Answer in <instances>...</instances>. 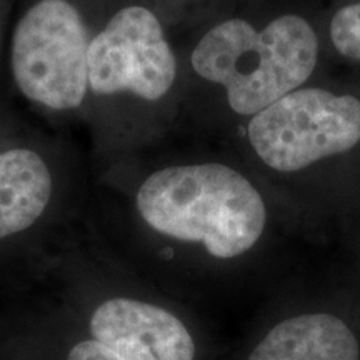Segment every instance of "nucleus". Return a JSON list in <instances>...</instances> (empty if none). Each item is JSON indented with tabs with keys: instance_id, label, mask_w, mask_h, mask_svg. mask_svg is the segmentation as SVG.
<instances>
[{
	"instance_id": "obj_6",
	"label": "nucleus",
	"mask_w": 360,
	"mask_h": 360,
	"mask_svg": "<svg viewBox=\"0 0 360 360\" xmlns=\"http://www.w3.org/2000/svg\"><path fill=\"white\" fill-rule=\"evenodd\" d=\"M94 340L125 360H193L195 344L169 310L135 299L105 300L90 319Z\"/></svg>"
},
{
	"instance_id": "obj_8",
	"label": "nucleus",
	"mask_w": 360,
	"mask_h": 360,
	"mask_svg": "<svg viewBox=\"0 0 360 360\" xmlns=\"http://www.w3.org/2000/svg\"><path fill=\"white\" fill-rule=\"evenodd\" d=\"M359 342L339 317L307 314L277 323L249 360H359Z\"/></svg>"
},
{
	"instance_id": "obj_1",
	"label": "nucleus",
	"mask_w": 360,
	"mask_h": 360,
	"mask_svg": "<svg viewBox=\"0 0 360 360\" xmlns=\"http://www.w3.org/2000/svg\"><path fill=\"white\" fill-rule=\"evenodd\" d=\"M135 207L152 231L202 244L215 259L249 252L267 224L265 202L254 184L217 162L155 170L139 187Z\"/></svg>"
},
{
	"instance_id": "obj_5",
	"label": "nucleus",
	"mask_w": 360,
	"mask_h": 360,
	"mask_svg": "<svg viewBox=\"0 0 360 360\" xmlns=\"http://www.w3.org/2000/svg\"><path fill=\"white\" fill-rule=\"evenodd\" d=\"M177 80V57L159 17L142 6L117 11L94 34L87 58L89 97L132 96L159 102Z\"/></svg>"
},
{
	"instance_id": "obj_10",
	"label": "nucleus",
	"mask_w": 360,
	"mask_h": 360,
	"mask_svg": "<svg viewBox=\"0 0 360 360\" xmlns=\"http://www.w3.org/2000/svg\"><path fill=\"white\" fill-rule=\"evenodd\" d=\"M67 360H125L110 350L105 345H102L97 340H84L80 344L74 345V349L69 352Z\"/></svg>"
},
{
	"instance_id": "obj_7",
	"label": "nucleus",
	"mask_w": 360,
	"mask_h": 360,
	"mask_svg": "<svg viewBox=\"0 0 360 360\" xmlns=\"http://www.w3.org/2000/svg\"><path fill=\"white\" fill-rule=\"evenodd\" d=\"M53 191L56 177L42 152L29 146L0 150V240L32 227Z\"/></svg>"
},
{
	"instance_id": "obj_9",
	"label": "nucleus",
	"mask_w": 360,
	"mask_h": 360,
	"mask_svg": "<svg viewBox=\"0 0 360 360\" xmlns=\"http://www.w3.org/2000/svg\"><path fill=\"white\" fill-rule=\"evenodd\" d=\"M330 40L342 57L360 62V2L335 13L330 22Z\"/></svg>"
},
{
	"instance_id": "obj_2",
	"label": "nucleus",
	"mask_w": 360,
	"mask_h": 360,
	"mask_svg": "<svg viewBox=\"0 0 360 360\" xmlns=\"http://www.w3.org/2000/svg\"><path fill=\"white\" fill-rule=\"evenodd\" d=\"M317 60V34L294 13L277 17L262 30L244 19L220 22L191 56L193 72L224 87L236 114L252 117L302 87Z\"/></svg>"
},
{
	"instance_id": "obj_3",
	"label": "nucleus",
	"mask_w": 360,
	"mask_h": 360,
	"mask_svg": "<svg viewBox=\"0 0 360 360\" xmlns=\"http://www.w3.org/2000/svg\"><path fill=\"white\" fill-rule=\"evenodd\" d=\"M94 35L69 0H39L15 24L11 42L13 82L27 101L70 114L89 98L87 58Z\"/></svg>"
},
{
	"instance_id": "obj_4",
	"label": "nucleus",
	"mask_w": 360,
	"mask_h": 360,
	"mask_svg": "<svg viewBox=\"0 0 360 360\" xmlns=\"http://www.w3.org/2000/svg\"><path fill=\"white\" fill-rule=\"evenodd\" d=\"M247 137L270 169L299 172L359 146L360 98L297 89L252 117Z\"/></svg>"
}]
</instances>
